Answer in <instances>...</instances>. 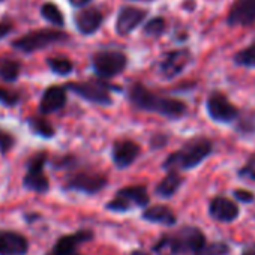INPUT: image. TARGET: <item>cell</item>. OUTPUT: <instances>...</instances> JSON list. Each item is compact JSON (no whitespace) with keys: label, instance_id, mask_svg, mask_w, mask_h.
Segmentation results:
<instances>
[{"label":"cell","instance_id":"6da1fadb","mask_svg":"<svg viewBox=\"0 0 255 255\" xmlns=\"http://www.w3.org/2000/svg\"><path fill=\"white\" fill-rule=\"evenodd\" d=\"M128 101L137 110L156 113L173 120L183 117L188 111V107L183 101L161 96L140 83H132L129 86V89H128Z\"/></svg>","mask_w":255,"mask_h":255},{"label":"cell","instance_id":"7a4b0ae2","mask_svg":"<svg viewBox=\"0 0 255 255\" xmlns=\"http://www.w3.org/2000/svg\"><path fill=\"white\" fill-rule=\"evenodd\" d=\"M206 245L207 239L200 228L183 227L176 233L164 234L153 245V252L159 255H183L186 252L200 255Z\"/></svg>","mask_w":255,"mask_h":255},{"label":"cell","instance_id":"3957f363","mask_svg":"<svg viewBox=\"0 0 255 255\" xmlns=\"http://www.w3.org/2000/svg\"><path fill=\"white\" fill-rule=\"evenodd\" d=\"M213 152V143L207 137H195L185 143L179 150L171 153L165 162L164 168L167 171H186L198 167L204 162Z\"/></svg>","mask_w":255,"mask_h":255},{"label":"cell","instance_id":"277c9868","mask_svg":"<svg viewBox=\"0 0 255 255\" xmlns=\"http://www.w3.org/2000/svg\"><path fill=\"white\" fill-rule=\"evenodd\" d=\"M69 36L65 32L56 30V29H39L32 30L17 39L12 41V47L21 53L30 54L39 50H44L47 47H51L54 44L66 42Z\"/></svg>","mask_w":255,"mask_h":255},{"label":"cell","instance_id":"5b68a950","mask_svg":"<svg viewBox=\"0 0 255 255\" xmlns=\"http://www.w3.org/2000/svg\"><path fill=\"white\" fill-rule=\"evenodd\" d=\"M65 87H66V90L74 92L84 101L96 104V105H102V107L113 105V98L110 95V90L122 92L120 87L107 84L104 80H92V81H86V83H68V84H65Z\"/></svg>","mask_w":255,"mask_h":255},{"label":"cell","instance_id":"8992f818","mask_svg":"<svg viewBox=\"0 0 255 255\" xmlns=\"http://www.w3.org/2000/svg\"><path fill=\"white\" fill-rule=\"evenodd\" d=\"M150 203V197L147 192V188L143 185H134L126 186L116 192L114 198L107 203V210L123 213L129 212L135 207H147Z\"/></svg>","mask_w":255,"mask_h":255},{"label":"cell","instance_id":"52a82bcc","mask_svg":"<svg viewBox=\"0 0 255 255\" xmlns=\"http://www.w3.org/2000/svg\"><path fill=\"white\" fill-rule=\"evenodd\" d=\"M128 66V57L117 50H102L92 56V68L98 78L110 80L122 74Z\"/></svg>","mask_w":255,"mask_h":255},{"label":"cell","instance_id":"ba28073f","mask_svg":"<svg viewBox=\"0 0 255 255\" xmlns=\"http://www.w3.org/2000/svg\"><path fill=\"white\" fill-rule=\"evenodd\" d=\"M47 152H39L30 156L27 161V173L23 177V186L27 191L36 194H47L50 189L48 177L44 173V165L47 162Z\"/></svg>","mask_w":255,"mask_h":255},{"label":"cell","instance_id":"9c48e42d","mask_svg":"<svg viewBox=\"0 0 255 255\" xmlns=\"http://www.w3.org/2000/svg\"><path fill=\"white\" fill-rule=\"evenodd\" d=\"M107 177L101 173L92 171V170H83L72 173L66 182H65V189L66 191H74V192H83L87 195L98 194L107 186Z\"/></svg>","mask_w":255,"mask_h":255},{"label":"cell","instance_id":"30bf717a","mask_svg":"<svg viewBox=\"0 0 255 255\" xmlns=\"http://www.w3.org/2000/svg\"><path fill=\"white\" fill-rule=\"evenodd\" d=\"M206 111L216 123H234L240 117V111L221 92H213L206 101Z\"/></svg>","mask_w":255,"mask_h":255},{"label":"cell","instance_id":"8fae6325","mask_svg":"<svg viewBox=\"0 0 255 255\" xmlns=\"http://www.w3.org/2000/svg\"><path fill=\"white\" fill-rule=\"evenodd\" d=\"M191 60H192V54L188 48L173 50L167 53L162 57V60L158 63V74L164 80H173L188 68Z\"/></svg>","mask_w":255,"mask_h":255},{"label":"cell","instance_id":"7c38bea8","mask_svg":"<svg viewBox=\"0 0 255 255\" xmlns=\"http://www.w3.org/2000/svg\"><path fill=\"white\" fill-rule=\"evenodd\" d=\"M92 239L93 233L90 230H80L77 233L62 236L47 252V255H81L78 252V246L86 242H90Z\"/></svg>","mask_w":255,"mask_h":255},{"label":"cell","instance_id":"4fadbf2b","mask_svg":"<svg viewBox=\"0 0 255 255\" xmlns=\"http://www.w3.org/2000/svg\"><path fill=\"white\" fill-rule=\"evenodd\" d=\"M141 153V147L138 143L132 141V140H120L116 141L113 144L111 149V158L113 162L117 168L120 170H126L128 167H131L137 158Z\"/></svg>","mask_w":255,"mask_h":255},{"label":"cell","instance_id":"5bb4252c","mask_svg":"<svg viewBox=\"0 0 255 255\" xmlns=\"http://www.w3.org/2000/svg\"><path fill=\"white\" fill-rule=\"evenodd\" d=\"M147 17V12L134 6H123L120 8L116 20V32L122 36L129 35L134 32Z\"/></svg>","mask_w":255,"mask_h":255},{"label":"cell","instance_id":"9a60e30c","mask_svg":"<svg viewBox=\"0 0 255 255\" xmlns=\"http://www.w3.org/2000/svg\"><path fill=\"white\" fill-rule=\"evenodd\" d=\"M227 23L231 27H248L255 23V0H236L233 3Z\"/></svg>","mask_w":255,"mask_h":255},{"label":"cell","instance_id":"2e32d148","mask_svg":"<svg viewBox=\"0 0 255 255\" xmlns=\"http://www.w3.org/2000/svg\"><path fill=\"white\" fill-rule=\"evenodd\" d=\"M29 252L27 239L11 230H0V255H26Z\"/></svg>","mask_w":255,"mask_h":255},{"label":"cell","instance_id":"e0dca14e","mask_svg":"<svg viewBox=\"0 0 255 255\" xmlns=\"http://www.w3.org/2000/svg\"><path fill=\"white\" fill-rule=\"evenodd\" d=\"M66 101H68V95L65 86H59V84L50 86L42 93L39 102V111L41 114H51L60 111L66 105Z\"/></svg>","mask_w":255,"mask_h":255},{"label":"cell","instance_id":"ac0fdd59","mask_svg":"<svg viewBox=\"0 0 255 255\" xmlns=\"http://www.w3.org/2000/svg\"><path fill=\"white\" fill-rule=\"evenodd\" d=\"M240 210L239 206L227 197L218 195L209 204V215L218 222H233L237 219Z\"/></svg>","mask_w":255,"mask_h":255},{"label":"cell","instance_id":"d6986e66","mask_svg":"<svg viewBox=\"0 0 255 255\" xmlns=\"http://www.w3.org/2000/svg\"><path fill=\"white\" fill-rule=\"evenodd\" d=\"M102 21H104V15L98 8H84L74 17L77 30L86 36L98 32V29L102 26Z\"/></svg>","mask_w":255,"mask_h":255},{"label":"cell","instance_id":"ffe728a7","mask_svg":"<svg viewBox=\"0 0 255 255\" xmlns=\"http://www.w3.org/2000/svg\"><path fill=\"white\" fill-rule=\"evenodd\" d=\"M141 218L147 222H153V224H159L165 227H173L177 222L176 213L165 204H156V206L147 207L143 212Z\"/></svg>","mask_w":255,"mask_h":255},{"label":"cell","instance_id":"44dd1931","mask_svg":"<svg viewBox=\"0 0 255 255\" xmlns=\"http://www.w3.org/2000/svg\"><path fill=\"white\" fill-rule=\"evenodd\" d=\"M182 183H183V179L180 177L177 171H168L167 176L156 185L155 192L161 198H171L180 189Z\"/></svg>","mask_w":255,"mask_h":255},{"label":"cell","instance_id":"7402d4cb","mask_svg":"<svg viewBox=\"0 0 255 255\" xmlns=\"http://www.w3.org/2000/svg\"><path fill=\"white\" fill-rule=\"evenodd\" d=\"M20 72H21V65L18 60L11 59L8 56L0 57V78L8 83H14L18 80Z\"/></svg>","mask_w":255,"mask_h":255},{"label":"cell","instance_id":"603a6c76","mask_svg":"<svg viewBox=\"0 0 255 255\" xmlns=\"http://www.w3.org/2000/svg\"><path fill=\"white\" fill-rule=\"evenodd\" d=\"M29 128L35 135H39L42 138H53L56 131L53 125L44 119V117H32L29 119Z\"/></svg>","mask_w":255,"mask_h":255},{"label":"cell","instance_id":"cb8c5ba5","mask_svg":"<svg viewBox=\"0 0 255 255\" xmlns=\"http://www.w3.org/2000/svg\"><path fill=\"white\" fill-rule=\"evenodd\" d=\"M41 15L44 20H47L48 23H51L56 27L65 26V15L56 3H51V2L44 3L41 6Z\"/></svg>","mask_w":255,"mask_h":255},{"label":"cell","instance_id":"d4e9b609","mask_svg":"<svg viewBox=\"0 0 255 255\" xmlns=\"http://www.w3.org/2000/svg\"><path fill=\"white\" fill-rule=\"evenodd\" d=\"M47 65L51 69V72H54L56 75H60V77H66V75L72 74V71H74L72 62L66 57H50V59H47Z\"/></svg>","mask_w":255,"mask_h":255},{"label":"cell","instance_id":"484cf974","mask_svg":"<svg viewBox=\"0 0 255 255\" xmlns=\"http://www.w3.org/2000/svg\"><path fill=\"white\" fill-rule=\"evenodd\" d=\"M234 63L237 66L243 68H255V44H251L249 47L240 50L233 57Z\"/></svg>","mask_w":255,"mask_h":255},{"label":"cell","instance_id":"4316f807","mask_svg":"<svg viewBox=\"0 0 255 255\" xmlns=\"http://www.w3.org/2000/svg\"><path fill=\"white\" fill-rule=\"evenodd\" d=\"M237 132L243 135H254L255 134V113L243 114L236 122Z\"/></svg>","mask_w":255,"mask_h":255},{"label":"cell","instance_id":"83f0119b","mask_svg":"<svg viewBox=\"0 0 255 255\" xmlns=\"http://www.w3.org/2000/svg\"><path fill=\"white\" fill-rule=\"evenodd\" d=\"M165 27H167V24H165V20L162 17H153L144 24L143 32L147 36H155L156 38V36H161L165 32Z\"/></svg>","mask_w":255,"mask_h":255},{"label":"cell","instance_id":"f1b7e54d","mask_svg":"<svg viewBox=\"0 0 255 255\" xmlns=\"http://www.w3.org/2000/svg\"><path fill=\"white\" fill-rule=\"evenodd\" d=\"M228 254H230V246L227 243L213 242V243H207L200 255H228Z\"/></svg>","mask_w":255,"mask_h":255},{"label":"cell","instance_id":"f546056e","mask_svg":"<svg viewBox=\"0 0 255 255\" xmlns=\"http://www.w3.org/2000/svg\"><path fill=\"white\" fill-rule=\"evenodd\" d=\"M20 102V95L14 90L0 87V104L5 107H15Z\"/></svg>","mask_w":255,"mask_h":255},{"label":"cell","instance_id":"4dcf8cb0","mask_svg":"<svg viewBox=\"0 0 255 255\" xmlns=\"http://www.w3.org/2000/svg\"><path fill=\"white\" fill-rule=\"evenodd\" d=\"M14 146H15V137L8 131L0 129V153L6 155Z\"/></svg>","mask_w":255,"mask_h":255},{"label":"cell","instance_id":"1f68e13d","mask_svg":"<svg viewBox=\"0 0 255 255\" xmlns=\"http://www.w3.org/2000/svg\"><path fill=\"white\" fill-rule=\"evenodd\" d=\"M239 176H240L242 179L255 182V155H252V156L248 159V162L239 170Z\"/></svg>","mask_w":255,"mask_h":255},{"label":"cell","instance_id":"d6a6232c","mask_svg":"<svg viewBox=\"0 0 255 255\" xmlns=\"http://www.w3.org/2000/svg\"><path fill=\"white\" fill-rule=\"evenodd\" d=\"M75 165H77V159L74 156H62L53 162V168L56 170H74Z\"/></svg>","mask_w":255,"mask_h":255},{"label":"cell","instance_id":"836d02e7","mask_svg":"<svg viewBox=\"0 0 255 255\" xmlns=\"http://www.w3.org/2000/svg\"><path fill=\"white\" fill-rule=\"evenodd\" d=\"M233 195H234V198H236L239 203H242V204H249V203H254V201H255L254 192L246 191V189H236V191L233 192Z\"/></svg>","mask_w":255,"mask_h":255},{"label":"cell","instance_id":"e575fe53","mask_svg":"<svg viewBox=\"0 0 255 255\" xmlns=\"http://www.w3.org/2000/svg\"><path fill=\"white\" fill-rule=\"evenodd\" d=\"M167 143H168V137L165 134H155L150 140L152 149H162L167 146Z\"/></svg>","mask_w":255,"mask_h":255},{"label":"cell","instance_id":"d590c367","mask_svg":"<svg viewBox=\"0 0 255 255\" xmlns=\"http://www.w3.org/2000/svg\"><path fill=\"white\" fill-rule=\"evenodd\" d=\"M14 30V26L8 21H0V39L6 38Z\"/></svg>","mask_w":255,"mask_h":255},{"label":"cell","instance_id":"8d00e7d4","mask_svg":"<svg viewBox=\"0 0 255 255\" xmlns=\"http://www.w3.org/2000/svg\"><path fill=\"white\" fill-rule=\"evenodd\" d=\"M90 2H92V0H69L71 6H74V8H84Z\"/></svg>","mask_w":255,"mask_h":255},{"label":"cell","instance_id":"74e56055","mask_svg":"<svg viewBox=\"0 0 255 255\" xmlns=\"http://www.w3.org/2000/svg\"><path fill=\"white\" fill-rule=\"evenodd\" d=\"M242 255H255V246H251V248H246Z\"/></svg>","mask_w":255,"mask_h":255},{"label":"cell","instance_id":"f35d334b","mask_svg":"<svg viewBox=\"0 0 255 255\" xmlns=\"http://www.w3.org/2000/svg\"><path fill=\"white\" fill-rule=\"evenodd\" d=\"M129 255H152V254H149V252H146V251H141V249H135V251H132Z\"/></svg>","mask_w":255,"mask_h":255},{"label":"cell","instance_id":"ab89813d","mask_svg":"<svg viewBox=\"0 0 255 255\" xmlns=\"http://www.w3.org/2000/svg\"><path fill=\"white\" fill-rule=\"evenodd\" d=\"M2 2H5V0H0V3H2Z\"/></svg>","mask_w":255,"mask_h":255}]
</instances>
